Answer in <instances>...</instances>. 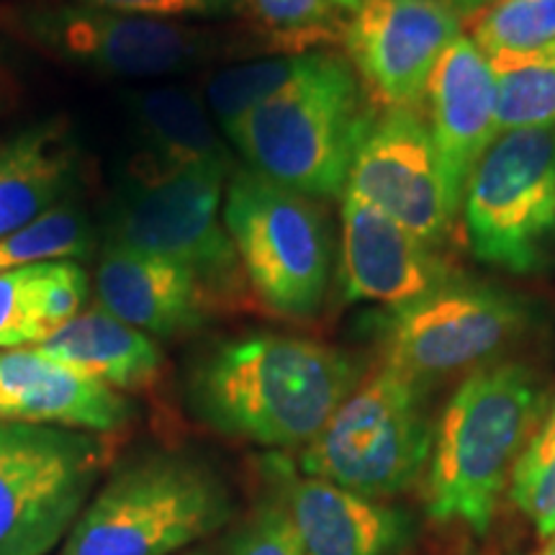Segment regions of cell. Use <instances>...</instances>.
I'll use <instances>...</instances> for the list:
<instances>
[{
  "label": "cell",
  "instance_id": "d6986e66",
  "mask_svg": "<svg viewBox=\"0 0 555 555\" xmlns=\"http://www.w3.org/2000/svg\"><path fill=\"white\" fill-rule=\"evenodd\" d=\"M67 124L50 119L0 142V240L62 206L78 180Z\"/></svg>",
  "mask_w": 555,
  "mask_h": 555
},
{
  "label": "cell",
  "instance_id": "ffe728a7",
  "mask_svg": "<svg viewBox=\"0 0 555 555\" xmlns=\"http://www.w3.org/2000/svg\"><path fill=\"white\" fill-rule=\"evenodd\" d=\"M37 350L121 393L147 388L163 367V352L155 337L111 317L101 307L80 311L39 343Z\"/></svg>",
  "mask_w": 555,
  "mask_h": 555
},
{
  "label": "cell",
  "instance_id": "2e32d148",
  "mask_svg": "<svg viewBox=\"0 0 555 555\" xmlns=\"http://www.w3.org/2000/svg\"><path fill=\"white\" fill-rule=\"evenodd\" d=\"M425 101L448 193L461 211L470 172L499 137L496 82L489 57L470 39H455L429 75Z\"/></svg>",
  "mask_w": 555,
  "mask_h": 555
},
{
  "label": "cell",
  "instance_id": "d6a6232c",
  "mask_svg": "<svg viewBox=\"0 0 555 555\" xmlns=\"http://www.w3.org/2000/svg\"><path fill=\"white\" fill-rule=\"evenodd\" d=\"M332 3H335L339 11H345L347 16H350V13H356V11L360 9V5L365 3V0H332Z\"/></svg>",
  "mask_w": 555,
  "mask_h": 555
},
{
  "label": "cell",
  "instance_id": "44dd1931",
  "mask_svg": "<svg viewBox=\"0 0 555 555\" xmlns=\"http://www.w3.org/2000/svg\"><path fill=\"white\" fill-rule=\"evenodd\" d=\"M129 119L142 144L134 163L157 170L234 165L219 124L204 101L183 88H152L127 101Z\"/></svg>",
  "mask_w": 555,
  "mask_h": 555
},
{
  "label": "cell",
  "instance_id": "f1b7e54d",
  "mask_svg": "<svg viewBox=\"0 0 555 555\" xmlns=\"http://www.w3.org/2000/svg\"><path fill=\"white\" fill-rule=\"evenodd\" d=\"M229 555H301L281 504L268 494L232 538Z\"/></svg>",
  "mask_w": 555,
  "mask_h": 555
},
{
  "label": "cell",
  "instance_id": "4dcf8cb0",
  "mask_svg": "<svg viewBox=\"0 0 555 555\" xmlns=\"http://www.w3.org/2000/svg\"><path fill=\"white\" fill-rule=\"evenodd\" d=\"M442 5H448L450 11H455L457 16H470V13H483L489 5H494L496 0H440Z\"/></svg>",
  "mask_w": 555,
  "mask_h": 555
},
{
  "label": "cell",
  "instance_id": "cb8c5ba5",
  "mask_svg": "<svg viewBox=\"0 0 555 555\" xmlns=\"http://www.w3.org/2000/svg\"><path fill=\"white\" fill-rule=\"evenodd\" d=\"M93 249V229L86 214L62 204L18 232L0 240V273L39 262L80 260Z\"/></svg>",
  "mask_w": 555,
  "mask_h": 555
},
{
  "label": "cell",
  "instance_id": "7a4b0ae2",
  "mask_svg": "<svg viewBox=\"0 0 555 555\" xmlns=\"http://www.w3.org/2000/svg\"><path fill=\"white\" fill-rule=\"evenodd\" d=\"M378 116L350 60L309 52L296 78L224 129L247 168L317 201L343 198Z\"/></svg>",
  "mask_w": 555,
  "mask_h": 555
},
{
  "label": "cell",
  "instance_id": "ac0fdd59",
  "mask_svg": "<svg viewBox=\"0 0 555 555\" xmlns=\"http://www.w3.org/2000/svg\"><path fill=\"white\" fill-rule=\"evenodd\" d=\"M95 298L111 317L159 339L191 335L217 309L191 270L114 245H103Z\"/></svg>",
  "mask_w": 555,
  "mask_h": 555
},
{
  "label": "cell",
  "instance_id": "5b68a950",
  "mask_svg": "<svg viewBox=\"0 0 555 555\" xmlns=\"http://www.w3.org/2000/svg\"><path fill=\"white\" fill-rule=\"evenodd\" d=\"M232 172L234 165L157 170L131 163L111 204L103 245L183 266L217 307L242 301L249 286L224 224Z\"/></svg>",
  "mask_w": 555,
  "mask_h": 555
},
{
  "label": "cell",
  "instance_id": "8fae6325",
  "mask_svg": "<svg viewBox=\"0 0 555 555\" xmlns=\"http://www.w3.org/2000/svg\"><path fill=\"white\" fill-rule=\"evenodd\" d=\"M0 29L54 60L111 78L180 73L219 52L211 31L185 21L127 16L75 0L0 5Z\"/></svg>",
  "mask_w": 555,
  "mask_h": 555
},
{
  "label": "cell",
  "instance_id": "83f0119b",
  "mask_svg": "<svg viewBox=\"0 0 555 555\" xmlns=\"http://www.w3.org/2000/svg\"><path fill=\"white\" fill-rule=\"evenodd\" d=\"M41 283L44 262L0 273V350H18L47 339Z\"/></svg>",
  "mask_w": 555,
  "mask_h": 555
},
{
  "label": "cell",
  "instance_id": "9a60e30c",
  "mask_svg": "<svg viewBox=\"0 0 555 555\" xmlns=\"http://www.w3.org/2000/svg\"><path fill=\"white\" fill-rule=\"evenodd\" d=\"M455 275L437 247L414 237L356 193H343L337 273L343 301H373L393 311L433 294Z\"/></svg>",
  "mask_w": 555,
  "mask_h": 555
},
{
  "label": "cell",
  "instance_id": "ba28073f",
  "mask_svg": "<svg viewBox=\"0 0 555 555\" xmlns=\"http://www.w3.org/2000/svg\"><path fill=\"white\" fill-rule=\"evenodd\" d=\"M106 463L103 435L0 420V555L65 543Z\"/></svg>",
  "mask_w": 555,
  "mask_h": 555
},
{
  "label": "cell",
  "instance_id": "f546056e",
  "mask_svg": "<svg viewBox=\"0 0 555 555\" xmlns=\"http://www.w3.org/2000/svg\"><path fill=\"white\" fill-rule=\"evenodd\" d=\"M75 3L159 21L221 18L242 11V0H75Z\"/></svg>",
  "mask_w": 555,
  "mask_h": 555
},
{
  "label": "cell",
  "instance_id": "7402d4cb",
  "mask_svg": "<svg viewBox=\"0 0 555 555\" xmlns=\"http://www.w3.org/2000/svg\"><path fill=\"white\" fill-rule=\"evenodd\" d=\"M496 82V131L555 127V41L489 57Z\"/></svg>",
  "mask_w": 555,
  "mask_h": 555
},
{
  "label": "cell",
  "instance_id": "5bb4252c",
  "mask_svg": "<svg viewBox=\"0 0 555 555\" xmlns=\"http://www.w3.org/2000/svg\"><path fill=\"white\" fill-rule=\"evenodd\" d=\"M260 466L301 555H397L406 545L412 525L401 509L301 474L286 455L262 457Z\"/></svg>",
  "mask_w": 555,
  "mask_h": 555
},
{
  "label": "cell",
  "instance_id": "277c9868",
  "mask_svg": "<svg viewBox=\"0 0 555 555\" xmlns=\"http://www.w3.org/2000/svg\"><path fill=\"white\" fill-rule=\"evenodd\" d=\"M229 517L232 496L208 463L180 450H147L93 491L62 555H176Z\"/></svg>",
  "mask_w": 555,
  "mask_h": 555
},
{
  "label": "cell",
  "instance_id": "30bf717a",
  "mask_svg": "<svg viewBox=\"0 0 555 555\" xmlns=\"http://www.w3.org/2000/svg\"><path fill=\"white\" fill-rule=\"evenodd\" d=\"M470 253L506 273H535L555 253V127L504 131L463 193Z\"/></svg>",
  "mask_w": 555,
  "mask_h": 555
},
{
  "label": "cell",
  "instance_id": "d4e9b609",
  "mask_svg": "<svg viewBox=\"0 0 555 555\" xmlns=\"http://www.w3.org/2000/svg\"><path fill=\"white\" fill-rule=\"evenodd\" d=\"M304 57L307 54H270V57L219 69L206 86V106L219 124L221 134L247 111L294 80Z\"/></svg>",
  "mask_w": 555,
  "mask_h": 555
},
{
  "label": "cell",
  "instance_id": "8992f818",
  "mask_svg": "<svg viewBox=\"0 0 555 555\" xmlns=\"http://www.w3.org/2000/svg\"><path fill=\"white\" fill-rule=\"evenodd\" d=\"M224 224L249 291L270 314H319L335 270V237L322 201L240 168L227 183Z\"/></svg>",
  "mask_w": 555,
  "mask_h": 555
},
{
  "label": "cell",
  "instance_id": "52a82bcc",
  "mask_svg": "<svg viewBox=\"0 0 555 555\" xmlns=\"http://www.w3.org/2000/svg\"><path fill=\"white\" fill-rule=\"evenodd\" d=\"M427 391L393 367H376L304 448L298 470L373 502L401 494L433 453Z\"/></svg>",
  "mask_w": 555,
  "mask_h": 555
},
{
  "label": "cell",
  "instance_id": "3957f363",
  "mask_svg": "<svg viewBox=\"0 0 555 555\" xmlns=\"http://www.w3.org/2000/svg\"><path fill=\"white\" fill-rule=\"evenodd\" d=\"M547 401L543 376L527 363L504 360L468 373L433 437L425 489L429 517L483 535Z\"/></svg>",
  "mask_w": 555,
  "mask_h": 555
},
{
  "label": "cell",
  "instance_id": "836d02e7",
  "mask_svg": "<svg viewBox=\"0 0 555 555\" xmlns=\"http://www.w3.org/2000/svg\"><path fill=\"white\" fill-rule=\"evenodd\" d=\"M185 555H206L204 551H191V553H185Z\"/></svg>",
  "mask_w": 555,
  "mask_h": 555
},
{
  "label": "cell",
  "instance_id": "603a6c76",
  "mask_svg": "<svg viewBox=\"0 0 555 555\" xmlns=\"http://www.w3.org/2000/svg\"><path fill=\"white\" fill-rule=\"evenodd\" d=\"M242 13L270 54L335 50L350 18L332 0H242Z\"/></svg>",
  "mask_w": 555,
  "mask_h": 555
},
{
  "label": "cell",
  "instance_id": "4316f807",
  "mask_svg": "<svg viewBox=\"0 0 555 555\" xmlns=\"http://www.w3.org/2000/svg\"><path fill=\"white\" fill-rule=\"evenodd\" d=\"M470 41L486 57L553 44L555 0H496L478 13Z\"/></svg>",
  "mask_w": 555,
  "mask_h": 555
},
{
  "label": "cell",
  "instance_id": "6da1fadb",
  "mask_svg": "<svg viewBox=\"0 0 555 555\" xmlns=\"http://www.w3.org/2000/svg\"><path fill=\"white\" fill-rule=\"evenodd\" d=\"M365 367L343 347L283 332H242L189 363L183 397L201 425L260 448H307Z\"/></svg>",
  "mask_w": 555,
  "mask_h": 555
},
{
  "label": "cell",
  "instance_id": "e0dca14e",
  "mask_svg": "<svg viewBox=\"0 0 555 555\" xmlns=\"http://www.w3.org/2000/svg\"><path fill=\"white\" fill-rule=\"evenodd\" d=\"M134 401L44 352L0 350V420L108 435L127 427Z\"/></svg>",
  "mask_w": 555,
  "mask_h": 555
},
{
  "label": "cell",
  "instance_id": "484cf974",
  "mask_svg": "<svg viewBox=\"0 0 555 555\" xmlns=\"http://www.w3.org/2000/svg\"><path fill=\"white\" fill-rule=\"evenodd\" d=\"M509 496L540 538H555V397L512 470Z\"/></svg>",
  "mask_w": 555,
  "mask_h": 555
},
{
  "label": "cell",
  "instance_id": "7c38bea8",
  "mask_svg": "<svg viewBox=\"0 0 555 555\" xmlns=\"http://www.w3.org/2000/svg\"><path fill=\"white\" fill-rule=\"evenodd\" d=\"M345 191L433 247L446 245L457 217L433 131L416 108L378 111Z\"/></svg>",
  "mask_w": 555,
  "mask_h": 555
},
{
  "label": "cell",
  "instance_id": "4fadbf2b",
  "mask_svg": "<svg viewBox=\"0 0 555 555\" xmlns=\"http://www.w3.org/2000/svg\"><path fill=\"white\" fill-rule=\"evenodd\" d=\"M461 31L463 18L440 0H365L347 18L343 47L378 111L416 108Z\"/></svg>",
  "mask_w": 555,
  "mask_h": 555
},
{
  "label": "cell",
  "instance_id": "1f68e13d",
  "mask_svg": "<svg viewBox=\"0 0 555 555\" xmlns=\"http://www.w3.org/2000/svg\"><path fill=\"white\" fill-rule=\"evenodd\" d=\"M13 95V80H11V73L5 69L3 65H0V111H3L5 106H9Z\"/></svg>",
  "mask_w": 555,
  "mask_h": 555
},
{
  "label": "cell",
  "instance_id": "9c48e42d",
  "mask_svg": "<svg viewBox=\"0 0 555 555\" xmlns=\"http://www.w3.org/2000/svg\"><path fill=\"white\" fill-rule=\"evenodd\" d=\"M535 324L530 298L496 283L455 275L380 319L384 363L429 388L468 367L489 365Z\"/></svg>",
  "mask_w": 555,
  "mask_h": 555
}]
</instances>
